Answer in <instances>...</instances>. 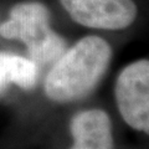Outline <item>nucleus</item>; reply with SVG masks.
I'll return each instance as SVG.
<instances>
[{"mask_svg":"<svg viewBox=\"0 0 149 149\" xmlns=\"http://www.w3.org/2000/svg\"><path fill=\"white\" fill-rule=\"evenodd\" d=\"M113 49L98 35L78 39L51 65L45 76L44 93L54 103L66 104L86 97L108 70Z\"/></svg>","mask_w":149,"mask_h":149,"instance_id":"obj_1","label":"nucleus"},{"mask_svg":"<svg viewBox=\"0 0 149 149\" xmlns=\"http://www.w3.org/2000/svg\"><path fill=\"white\" fill-rule=\"evenodd\" d=\"M0 36L24 44L27 57L37 65L52 63L67 47L63 37L51 27L50 10L40 1H21L0 24Z\"/></svg>","mask_w":149,"mask_h":149,"instance_id":"obj_2","label":"nucleus"},{"mask_svg":"<svg viewBox=\"0 0 149 149\" xmlns=\"http://www.w3.org/2000/svg\"><path fill=\"white\" fill-rule=\"evenodd\" d=\"M118 113L133 130L149 137V60L139 58L120 70L113 87Z\"/></svg>","mask_w":149,"mask_h":149,"instance_id":"obj_3","label":"nucleus"},{"mask_svg":"<svg viewBox=\"0 0 149 149\" xmlns=\"http://www.w3.org/2000/svg\"><path fill=\"white\" fill-rule=\"evenodd\" d=\"M76 24L87 29L118 31L129 27L138 16L134 0H58Z\"/></svg>","mask_w":149,"mask_h":149,"instance_id":"obj_4","label":"nucleus"},{"mask_svg":"<svg viewBox=\"0 0 149 149\" xmlns=\"http://www.w3.org/2000/svg\"><path fill=\"white\" fill-rule=\"evenodd\" d=\"M72 144L68 149H114L113 124L101 108H86L74 113L68 124Z\"/></svg>","mask_w":149,"mask_h":149,"instance_id":"obj_5","label":"nucleus"},{"mask_svg":"<svg viewBox=\"0 0 149 149\" xmlns=\"http://www.w3.org/2000/svg\"><path fill=\"white\" fill-rule=\"evenodd\" d=\"M39 80V65L27 56L0 51V93L9 86L32 90Z\"/></svg>","mask_w":149,"mask_h":149,"instance_id":"obj_6","label":"nucleus"}]
</instances>
